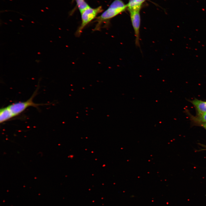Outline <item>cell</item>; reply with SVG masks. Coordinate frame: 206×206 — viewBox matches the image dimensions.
Wrapping results in <instances>:
<instances>
[{"instance_id":"6da1fadb","label":"cell","mask_w":206,"mask_h":206,"mask_svg":"<svg viewBox=\"0 0 206 206\" xmlns=\"http://www.w3.org/2000/svg\"><path fill=\"white\" fill-rule=\"evenodd\" d=\"M102 11L101 6L96 8H92L89 7L81 13L82 22L76 31V35L78 37L80 36L86 26Z\"/></svg>"},{"instance_id":"7a4b0ae2","label":"cell","mask_w":206,"mask_h":206,"mask_svg":"<svg viewBox=\"0 0 206 206\" xmlns=\"http://www.w3.org/2000/svg\"><path fill=\"white\" fill-rule=\"evenodd\" d=\"M36 94V91L35 92L31 97L27 101L13 103L8 106L14 117L19 114L28 107L33 106L37 108L39 106L42 105L41 104H36L33 102V99Z\"/></svg>"},{"instance_id":"3957f363","label":"cell","mask_w":206,"mask_h":206,"mask_svg":"<svg viewBox=\"0 0 206 206\" xmlns=\"http://www.w3.org/2000/svg\"><path fill=\"white\" fill-rule=\"evenodd\" d=\"M140 9L130 10L131 20L134 31L135 43L138 47L140 46Z\"/></svg>"},{"instance_id":"277c9868","label":"cell","mask_w":206,"mask_h":206,"mask_svg":"<svg viewBox=\"0 0 206 206\" xmlns=\"http://www.w3.org/2000/svg\"><path fill=\"white\" fill-rule=\"evenodd\" d=\"M14 116L8 106L1 108L0 110V122H4Z\"/></svg>"},{"instance_id":"5b68a950","label":"cell","mask_w":206,"mask_h":206,"mask_svg":"<svg viewBox=\"0 0 206 206\" xmlns=\"http://www.w3.org/2000/svg\"><path fill=\"white\" fill-rule=\"evenodd\" d=\"M190 102L195 107L198 114L206 113V101L195 99Z\"/></svg>"},{"instance_id":"8992f818","label":"cell","mask_w":206,"mask_h":206,"mask_svg":"<svg viewBox=\"0 0 206 206\" xmlns=\"http://www.w3.org/2000/svg\"><path fill=\"white\" fill-rule=\"evenodd\" d=\"M109 7L116 9H121L124 11L126 8L127 7V5H125L120 0H115Z\"/></svg>"},{"instance_id":"52a82bcc","label":"cell","mask_w":206,"mask_h":206,"mask_svg":"<svg viewBox=\"0 0 206 206\" xmlns=\"http://www.w3.org/2000/svg\"><path fill=\"white\" fill-rule=\"evenodd\" d=\"M76 1L81 13L90 7L83 0H76Z\"/></svg>"},{"instance_id":"ba28073f","label":"cell","mask_w":206,"mask_h":206,"mask_svg":"<svg viewBox=\"0 0 206 206\" xmlns=\"http://www.w3.org/2000/svg\"><path fill=\"white\" fill-rule=\"evenodd\" d=\"M193 120L197 123H206V113L198 114L197 117L194 118Z\"/></svg>"},{"instance_id":"9c48e42d","label":"cell","mask_w":206,"mask_h":206,"mask_svg":"<svg viewBox=\"0 0 206 206\" xmlns=\"http://www.w3.org/2000/svg\"><path fill=\"white\" fill-rule=\"evenodd\" d=\"M146 0H135V2L136 5L139 7H140L142 4Z\"/></svg>"},{"instance_id":"30bf717a","label":"cell","mask_w":206,"mask_h":206,"mask_svg":"<svg viewBox=\"0 0 206 206\" xmlns=\"http://www.w3.org/2000/svg\"><path fill=\"white\" fill-rule=\"evenodd\" d=\"M197 123L199 124L201 126L203 127L206 130V123L198 122Z\"/></svg>"},{"instance_id":"8fae6325","label":"cell","mask_w":206,"mask_h":206,"mask_svg":"<svg viewBox=\"0 0 206 206\" xmlns=\"http://www.w3.org/2000/svg\"><path fill=\"white\" fill-rule=\"evenodd\" d=\"M83 0V1H84V0Z\"/></svg>"}]
</instances>
